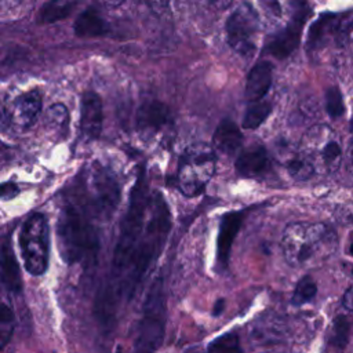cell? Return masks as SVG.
<instances>
[{
	"instance_id": "25",
	"label": "cell",
	"mask_w": 353,
	"mask_h": 353,
	"mask_svg": "<svg viewBox=\"0 0 353 353\" xmlns=\"http://www.w3.org/2000/svg\"><path fill=\"white\" fill-rule=\"evenodd\" d=\"M336 19L335 14H323L309 29L307 34V48H316L320 41L324 39L325 33L330 30V28L334 25Z\"/></svg>"
},
{
	"instance_id": "23",
	"label": "cell",
	"mask_w": 353,
	"mask_h": 353,
	"mask_svg": "<svg viewBox=\"0 0 353 353\" xmlns=\"http://www.w3.org/2000/svg\"><path fill=\"white\" fill-rule=\"evenodd\" d=\"M251 339L256 343H269L277 341L280 335L277 327V319L270 316H262L251 325Z\"/></svg>"
},
{
	"instance_id": "38",
	"label": "cell",
	"mask_w": 353,
	"mask_h": 353,
	"mask_svg": "<svg viewBox=\"0 0 353 353\" xmlns=\"http://www.w3.org/2000/svg\"><path fill=\"white\" fill-rule=\"evenodd\" d=\"M97 1H99L101 4L108 6V7H117V6H120L124 0H97Z\"/></svg>"
},
{
	"instance_id": "10",
	"label": "cell",
	"mask_w": 353,
	"mask_h": 353,
	"mask_svg": "<svg viewBox=\"0 0 353 353\" xmlns=\"http://www.w3.org/2000/svg\"><path fill=\"white\" fill-rule=\"evenodd\" d=\"M309 15V8L303 1H299L290 23L281 29L266 46V52L283 59L288 57L299 44L302 28Z\"/></svg>"
},
{
	"instance_id": "13",
	"label": "cell",
	"mask_w": 353,
	"mask_h": 353,
	"mask_svg": "<svg viewBox=\"0 0 353 353\" xmlns=\"http://www.w3.org/2000/svg\"><path fill=\"white\" fill-rule=\"evenodd\" d=\"M243 215L244 214L241 211H232L226 212L221 218L216 241V262L221 266V269L228 268L232 244L243 223Z\"/></svg>"
},
{
	"instance_id": "6",
	"label": "cell",
	"mask_w": 353,
	"mask_h": 353,
	"mask_svg": "<svg viewBox=\"0 0 353 353\" xmlns=\"http://www.w3.org/2000/svg\"><path fill=\"white\" fill-rule=\"evenodd\" d=\"M216 165L215 149L204 142L189 145L178 161L176 182L181 193L186 197H196L203 193Z\"/></svg>"
},
{
	"instance_id": "16",
	"label": "cell",
	"mask_w": 353,
	"mask_h": 353,
	"mask_svg": "<svg viewBox=\"0 0 353 353\" xmlns=\"http://www.w3.org/2000/svg\"><path fill=\"white\" fill-rule=\"evenodd\" d=\"M272 74H273L272 63L266 61L258 62L251 69L247 77L245 91H244V98L247 99L248 103L263 99V97L270 88Z\"/></svg>"
},
{
	"instance_id": "3",
	"label": "cell",
	"mask_w": 353,
	"mask_h": 353,
	"mask_svg": "<svg viewBox=\"0 0 353 353\" xmlns=\"http://www.w3.org/2000/svg\"><path fill=\"white\" fill-rule=\"evenodd\" d=\"M281 251L294 268H314L325 262L336 250L335 232L314 222L290 223L281 236Z\"/></svg>"
},
{
	"instance_id": "30",
	"label": "cell",
	"mask_w": 353,
	"mask_h": 353,
	"mask_svg": "<svg viewBox=\"0 0 353 353\" xmlns=\"http://www.w3.org/2000/svg\"><path fill=\"white\" fill-rule=\"evenodd\" d=\"M347 330H349V324L346 319L338 317L332 325V334H331L332 343L338 346H343L347 341Z\"/></svg>"
},
{
	"instance_id": "1",
	"label": "cell",
	"mask_w": 353,
	"mask_h": 353,
	"mask_svg": "<svg viewBox=\"0 0 353 353\" xmlns=\"http://www.w3.org/2000/svg\"><path fill=\"white\" fill-rule=\"evenodd\" d=\"M170 230V207L159 190L149 192L145 172L141 171L120 223L109 273L95 296L94 313L101 325L110 327L132 299L161 254Z\"/></svg>"
},
{
	"instance_id": "35",
	"label": "cell",
	"mask_w": 353,
	"mask_h": 353,
	"mask_svg": "<svg viewBox=\"0 0 353 353\" xmlns=\"http://www.w3.org/2000/svg\"><path fill=\"white\" fill-rule=\"evenodd\" d=\"M210 3H211V6L214 7V8H216V10H225V8H228L229 6H230V3L233 1V0H208Z\"/></svg>"
},
{
	"instance_id": "28",
	"label": "cell",
	"mask_w": 353,
	"mask_h": 353,
	"mask_svg": "<svg viewBox=\"0 0 353 353\" xmlns=\"http://www.w3.org/2000/svg\"><path fill=\"white\" fill-rule=\"evenodd\" d=\"M15 324V316L12 307L8 305L7 301H3L0 305V338H1V347H4L8 341L11 339L12 331Z\"/></svg>"
},
{
	"instance_id": "12",
	"label": "cell",
	"mask_w": 353,
	"mask_h": 353,
	"mask_svg": "<svg viewBox=\"0 0 353 353\" xmlns=\"http://www.w3.org/2000/svg\"><path fill=\"white\" fill-rule=\"evenodd\" d=\"M41 110V92L39 90L28 91L17 97L8 109L10 123L18 130H28L34 124Z\"/></svg>"
},
{
	"instance_id": "7",
	"label": "cell",
	"mask_w": 353,
	"mask_h": 353,
	"mask_svg": "<svg viewBox=\"0 0 353 353\" xmlns=\"http://www.w3.org/2000/svg\"><path fill=\"white\" fill-rule=\"evenodd\" d=\"M19 247L26 272L32 276L46 273L50 259V226L46 215L33 212L23 221Z\"/></svg>"
},
{
	"instance_id": "24",
	"label": "cell",
	"mask_w": 353,
	"mask_h": 353,
	"mask_svg": "<svg viewBox=\"0 0 353 353\" xmlns=\"http://www.w3.org/2000/svg\"><path fill=\"white\" fill-rule=\"evenodd\" d=\"M272 112V105L265 101H256V102H251L244 113L243 117V127L247 130H254L258 128L270 114Z\"/></svg>"
},
{
	"instance_id": "18",
	"label": "cell",
	"mask_w": 353,
	"mask_h": 353,
	"mask_svg": "<svg viewBox=\"0 0 353 353\" xmlns=\"http://www.w3.org/2000/svg\"><path fill=\"white\" fill-rule=\"evenodd\" d=\"M1 281L8 292L19 294L22 290L21 270L8 239L1 244Z\"/></svg>"
},
{
	"instance_id": "19",
	"label": "cell",
	"mask_w": 353,
	"mask_h": 353,
	"mask_svg": "<svg viewBox=\"0 0 353 353\" xmlns=\"http://www.w3.org/2000/svg\"><path fill=\"white\" fill-rule=\"evenodd\" d=\"M108 32V23L98 10L90 7L84 10L74 22V33L81 37L102 36Z\"/></svg>"
},
{
	"instance_id": "20",
	"label": "cell",
	"mask_w": 353,
	"mask_h": 353,
	"mask_svg": "<svg viewBox=\"0 0 353 353\" xmlns=\"http://www.w3.org/2000/svg\"><path fill=\"white\" fill-rule=\"evenodd\" d=\"M69 123V113L68 109L62 103L51 105L44 116V125L46 130L52 134L55 138L63 137L68 131Z\"/></svg>"
},
{
	"instance_id": "36",
	"label": "cell",
	"mask_w": 353,
	"mask_h": 353,
	"mask_svg": "<svg viewBox=\"0 0 353 353\" xmlns=\"http://www.w3.org/2000/svg\"><path fill=\"white\" fill-rule=\"evenodd\" d=\"M148 4L154 10H163L167 6L168 0H146Z\"/></svg>"
},
{
	"instance_id": "15",
	"label": "cell",
	"mask_w": 353,
	"mask_h": 353,
	"mask_svg": "<svg viewBox=\"0 0 353 353\" xmlns=\"http://www.w3.org/2000/svg\"><path fill=\"white\" fill-rule=\"evenodd\" d=\"M269 164L268 150L262 145H251L237 156L234 168L243 178H256L268 171Z\"/></svg>"
},
{
	"instance_id": "34",
	"label": "cell",
	"mask_w": 353,
	"mask_h": 353,
	"mask_svg": "<svg viewBox=\"0 0 353 353\" xmlns=\"http://www.w3.org/2000/svg\"><path fill=\"white\" fill-rule=\"evenodd\" d=\"M346 161H347V167L353 171V137L350 138L346 148Z\"/></svg>"
},
{
	"instance_id": "27",
	"label": "cell",
	"mask_w": 353,
	"mask_h": 353,
	"mask_svg": "<svg viewBox=\"0 0 353 353\" xmlns=\"http://www.w3.org/2000/svg\"><path fill=\"white\" fill-rule=\"evenodd\" d=\"M316 291H317V287H316V283L313 281V279L309 276H305L298 281V284L294 290L291 302L296 306L307 303L314 298Z\"/></svg>"
},
{
	"instance_id": "8",
	"label": "cell",
	"mask_w": 353,
	"mask_h": 353,
	"mask_svg": "<svg viewBox=\"0 0 353 353\" xmlns=\"http://www.w3.org/2000/svg\"><path fill=\"white\" fill-rule=\"evenodd\" d=\"M299 150L312 164L314 172L332 174L342 163V148L335 132L327 125H314L306 131Z\"/></svg>"
},
{
	"instance_id": "17",
	"label": "cell",
	"mask_w": 353,
	"mask_h": 353,
	"mask_svg": "<svg viewBox=\"0 0 353 353\" xmlns=\"http://www.w3.org/2000/svg\"><path fill=\"white\" fill-rule=\"evenodd\" d=\"M243 143V134L237 124L230 119H223L214 131L212 146L222 154H234Z\"/></svg>"
},
{
	"instance_id": "29",
	"label": "cell",
	"mask_w": 353,
	"mask_h": 353,
	"mask_svg": "<svg viewBox=\"0 0 353 353\" xmlns=\"http://www.w3.org/2000/svg\"><path fill=\"white\" fill-rule=\"evenodd\" d=\"M325 110L332 119H338L345 113L343 97L338 87H330L325 91Z\"/></svg>"
},
{
	"instance_id": "5",
	"label": "cell",
	"mask_w": 353,
	"mask_h": 353,
	"mask_svg": "<svg viewBox=\"0 0 353 353\" xmlns=\"http://www.w3.org/2000/svg\"><path fill=\"white\" fill-rule=\"evenodd\" d=\"M164 281L157 276L148 288L135 332V353H154L163 343L167 320Z\"/></svg>"
},
{
	"instance_id": "32",
	"label": "cell",
	"mask_w": 353,
	"mask_h": 353,
	"mask_svg": "<svg viewBox=\"0 0 353 353\" xmlns=\"http://www.w3.org/2000/svg\"><path fill=\"white\" fill-rule=\"evenodd\" d=\"M343 305L346 309L353 312V284L346 290V292L343 295Z\"/></svg>"
},
{
	"instance_id": "14",
	"label": "cell",
	"mask_w": 353,
	"mask_h": 353,
	"mask_svg": "<svg viewBox=\"0 0 353 353\" xmlns=\"http://www.w3.org/2000/svg\"><path fill=\"white\" fill-rule=\"evenodd\" d=\"M80 128L87 139H95L102 130V101L95 92H85L80 102Z\"/></svg>"
},
{
	"instance_id": "26",
	"label": "cell",
	"mask_w": 353,
	"mask_h": 353,
	"mask_svg": "<svg viewBox=\"0 0 353 353\" xmlns=\"http://www.w3.org/2000/svg\"><path fill=\"white\" fill-rule=\"evenodd\" d=\"M207 353H243L237 334L228 332L215 338L207 349Z\"/></svg>"
},
{
	"instance_id": "9",
	"label": "cell",
	"mask_w": 353,
	"mask_h": 353,
	"mask_svg": "<svg viewBox=\"0 0 353 353\" xmlns=\"http://www.w3.org/2000/svg\"><path fill=\"white\" fill-rule=\"evenodd\" d=\"M259 18L250 4L239 6L226 21L229 46L241 57H251L256 48Z\"/></svg>"
},
{
	"instance_id": "11",
	"label": "cell",
	"mask_w": 353,
	"mask_h": 353,
	"mask_svg": "<svg viewBox=\"0 0 353 353\" xmlns=\"http://www.w3.org/2000/svg\"><path fill=\"white\" fill-rule=\"evenodd\" d=\"M171 123V113L165 103L150 99L143 102L135 116V130L142 139H152Z\"/></svg>"
},
{
	"instance_id": "2",
	"label": "cell",
	"mask_w": 353,
	"mask_h": 353,
	"mask_svg": "<svg viewBox=\"0 0 353 353\" xmlns=\"http://www.w3.org/2000/svg\"><path fill=\"white\" fill-rule=\"evenodd\" d=\"M94 221L92 215L74 200L69 199L63 204L57 221V237L59 254L66 263L90 268L97 262L99 237Z\"/></svg>"
},
{
	"instance_id": "4",
	"label": "cell",
	"mask_w": 353,
	"mask_h": 353,
	"mask_svg": "<svg viewBox=\"0 0 353 353\" xmlns=\"http://www.w3.org/2000/svg\"><path fill=\"white\" fill-rule=\"evenodd\" d=\"M69 199L79 203L95 221H106L120 203V185L109 168L91 163L79 175L76 193Z\"/></svg>"
},
{
	"instance_id": "39",
	"label": "cell",
	"mask_w": 353,
	"mask_h": 353,
	"mask_svg": "<svg viewBox=\"0 0 353 353\" xmlns=\"http://www.w3.org/2000/svg\"><path fill=\"white\" fill-rule=\"evenodd\" d=\"M349 251H350V254H352V255H353V243H352V244H350V248H349Z\"/></svg>"
},
{
	"instance_id": "21",
	"label": "cell",
	"mask_w": 353,
	"mask_h": 353,
	"mask_svg": "<svg viewBox=\"0 0 353 353\" xmlns=\"http://www.w3.org/2000/svg\"><path fill=\"white\" fill-rule=\"evenodd\" d=\"M283 163L288 174L296 181H306L314 174L312 164L301 150L285 153L283 156Z\"/></svg>"
},
{
	"instance_id": "37",
	"label": "cell",
	"mask_w": 353,
	"mask_h": 353,
	"mask_svg": "<svg viewBox=\"0 0 353 353\" xmlns=\"http://www.w3.org/2000/svg\"><path fill=\"white\" fill-rule=\"evenodd\" d=\"M223 306H225V301L223 299H218L215 306H214V309H212V314L214 316H219L222 313V310H223Z\"/></svg>"
},
{
	"instance_id": "22",
	"label": "cell",
	"mask_w": 353,
	"mask_h": 353,
	"mask_svg": "<svg viewBox=\"0 0 353 353\" xmlns=\"http://www.w3.org/2000/svg\"><path fill=\"white\" fill-rule=\"evenodd\" d=\"M73 7H74V3L70 0H50L40 7L37 19L39 22H43V23L61 21L68 15H70V12L73 11Z\"/></svg>"
},
{
	"instance_id": "33",
	"label": "cell",
	"mask_w": 353,
	"mask_h": 353,
	"mask_svg": "<svg viewBox=\"0 0 353 353\" xmlns=\"http://www.w3.org/2000/svg\"><path fill=\"white\" fill-rule=\"evenodd\" d=\"M23 0H1V11L7 12L10 10H14L18 7Z\"/></svg>"
},
{
	"instance_id": "31",
	"label": "cell",
	"mask_w": 353,
	"mask_h": 353,
	"mask_svg": "<svg viewBox=\"0 0 353 353\" xmlns=\"http://www.w3.org/2000/svg\"><path fill=\"white\" fill-rule=\"evenodd\" d=\"M18 193V188L12 182H4L1 185V197L3 200H8Z\"/></svg>"
}]
</instances>
